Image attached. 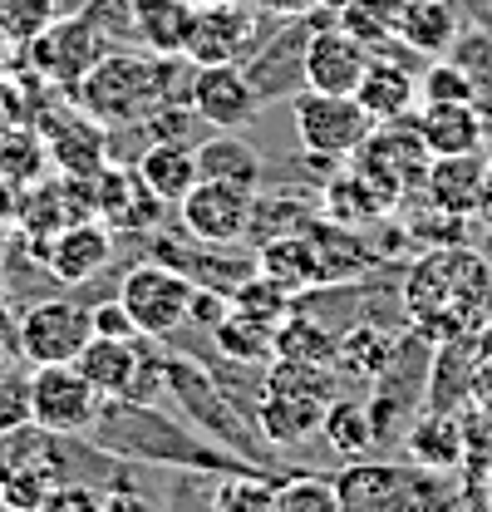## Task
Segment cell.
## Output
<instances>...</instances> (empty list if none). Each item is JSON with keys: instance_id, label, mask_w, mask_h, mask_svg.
Wrapping results in <instances>:
<instances>
[{"instance_id": "obj_1", "label": "cell", "mask_w": 492, "mask_h": 512, "mask_svg": "<svg viewBox=\"0 0 492 512\" xmlns=\"http://www.w3.org/2000/svg\"><path fill=\"white\" fill-rule=\"evenodd\" d=\"M492 301V261L463 242L429 247L409 261L399 281V306L409 316V330H419L429 345H448L488 320Z\"/></svg>"}, {"instance_id": "obj_2", "label": "cell", "mask_w": 492, "mask_h": 512, "mask_svg": "<svg viewBox=\"0 0 492 512\" xmlns=\"http://www.w3.org/2000/svg\"><path fill=\"white\" fill-rule=\"evenodd\" d=\"M429 163H433V153L424 148V138L414 128V114L409 119H394V124H374L369 138L355 148V158H350V168L365 173L389 202H399V197H409L414 188H424Z\"/></svg>"}, {"instance_id": "obj_3", "label": "cell", "mask_w": 492, "mask_h": 512, "mask_svg": "<svg viewBox=\"0 0 492 512\" xmlns=\"http://www.w3.org/2000/svg\"><path fill=\"white\" fill-rule=\"evenodd\" d=\"M192 281L183 271H173L168 261H143V266H128L119 286L123 311L133 316L143 340H168L178 335L187 320H192Z\"/></svg>"}, {"instance_id": "obj_4", "label": "cell", "mask_w": 492, "mask_h": 512, "mask_svg": "<svg viewBox=\"0 0 492 512\" xmlns=\"http://www.w3.org/2000/svg\"><path fill=\"white\" fill-rule=\"evenodd\" d=\"M291 124H296V138L306 153H320V158H355V148L369 138V119L360 109L355 94H320V89H301L291 94Z\"/></svg>"}, {"instance_id": "obj_5", "label": "cell", "mask_w": 492, "mask_h": 512, "mask_svg": "<svg viewBox=\"0 0 492 512\" xmlns=\"http://www.w3.org/2000/svg\"><path fill=\"white\" fill-rule=\"evenodd\" d=\"M261 45V15L251 0H197L183 40V60L192 64H246Z\"/></svg>"}, {"instance_id": "obj_6", "label": "cell", "mask_w": 492, "mask_h": 512, "mask_svg": "<svg viewBox=\"0 0 492 512\" xmlns=\"http://www.w3.org/2000/svg\"><path fill=\"white\" fill-rule=\"evenodd\" d=\"M99 409H104V394L74 365H35L30 370V419L45 434H60V439L89 434Z\"/></svg>"}, {"instance_id": "obj_7", "label": "cell", "mask_w": 492, "mask_h": 512, "mask_svg": "<svg viewBox=\"0 0 492 512\" xmlns=\"http://www.w3.org/2000/svg\"><path fill=\"white\" fill-rule=\"evenodd\" d=\"M163 394H178L187 424H192L197 434H207V439H217V444L246 453L242 419H237L232 404L222 399V389H217V380H212V370H202V365L187 360V355H168V350H163Z\"/></svg>"}, {"instance_id": "obj_8", "label": "cell", "mask_w": 492, "mask_h": 512, "mask_svg": "<svg viewBox=\"0 0 492 512\" xmlns=\"http://www.w3.org/2000/svg\"><path fill=\"white\" fill-rule=\"evenodd\" d=\"M104 30L89 20V15H60L50 30H40L30 45H25V60L35 69L40 84H55V89H74L94 60L104 55Z\"/></svg>"}, {"instance_id": "obj_9", "label": "cell", "mask_w": 492, "mask_h": 512, "mask_svg": "<svg viewBox=\"0 0 492 512\" xmlns=\"http://www.w3.org/2000/svg\"><path fill=\"white\" fill-rule=\"evenodd\" d=\"M89 306L69 301V296H50L35 301L25 316L15 320V350L30 365H74V355L89 345Z\"/></svg>"}, {"instance_id": "obj_10", "label": "cell", "mask_w": 492, "mask_h": 512, "mask_svg": "<svg viewBox=\"0 0 492 512\" xmlns=\"http://www.w3.org/2000/svg\"><path fill=\"white\" fill-rule=\"evenodd\" d=\"M153 261H168L173 271H183L192 286H207V291H222L232 296L246 276H256V252H237V247H217V242H202L192 232H153Z\"/></svg>"}, {"instance_id": "obj_11", "label": "cell", "mask_w": 492, "mask_h": 512, "mask_svg": "<svg viewBox=\"0 0 492 512\" xmlns=\"http://www.w3.org/2000/svg\"><path fill=\"white\" fill-rule=\"evenodd\" d=\"M315 25H325V20L286 15V25L251 50V60L242 64V74L251 79V89H256L261 104L291 99V94L306 89V45H310V30H315Z\"/></svg>"}, {"instance_id": "obj_12", "label": "cell", "mask_w": 492, "mask_h": 512, "mask_svg": "<svg viewBox=\"0 0 492 512\" xmlns=\"http://www.w3.org/2000/svg\"><path fill=\"white\" fill-rule=\"evenodd\" d=\"M251 188L237 183H212V178H197L192 192L178 202V217H183V232L202 237V242H217V247H237L246 242V227H251Z\"/></svg>"}, {"instance_id": "obj_13", "label": "cell", "mask_w": 492, "mask_h": 512, "mask_svg": "<svg viewBox=\"0 0 492 512\" xmlns=\"http://www.w3.org/2000/svg\"><path fill=\"white\" fill-rule=\"evenodd\" d=\"M187 104L217 133H237V128L256 124V114H261V99H256L251 79L242 74V64H197Z\"/></svg>"}, {"instance_id": "obj_14", "label": "cell", "mask_w": 492, "mask_h": 512, "mask_svg": "<svg viewBox=\"0 0 492 512\" xmlns=\"http://www.w3.org/2000/svg\"><path fill=\"white\" fill-rule=\"evenodd\" d=\"M94 217L119 237V232H158V222H163V212H168V202L158 197V192L148 188L138 173H133V163H109L99 178H94Z\"/></svg>"}, {"instance_id": "obj_15", "label": "cell", "mask_w": 492, "mask_h": 512, "mask_svg": "<svg viewBox=\"0 0 492 512\" xmlns=\"http://www.w3.org/2000/svg\"><path fill=\"white\" fill-rule=\"evenodd\" d=\"M35 256L45 261V271H50L55 281L84 286V281H94V276L114 261V232H109L99 217H79V222L60 227L50 242H40Z\"/></svg>"}, {"instance_id": "obj_16", "label": "cell", "mask_w": 492, "mask_h": 512, "mask_svg": "<svg viewBox=\"0 0 492 512\" xmlns=\"http://www.w3.org/2000/svg\"><path fill=\"white\" fill-rule=\"evenodd\" d=\"M369 69V45L355 40L340 20L315 25L306 45V89L320 94H355Z\"/></svg>"}, {"instance_id": "obj_17", "label": "cell", "mask_w": 492, "mask_h": 512, "mask_svg": "<svg viewBox=\"0 0 492 512\" xmlns=\"http://www.w3.org/2000/svg\"><path fill=\"white\" fill-rule=\"evenodd\" d=\"M45 138V153H50V168H60L64 178H99L109 168V143H104V124L89 119L84 109L50 119L40 128Z\"/></svg>"}, {"instance_id": "obj_18", "label": "cell", "mask_w": 492, "mask_h": 512, "mask_svg": "<svg viewBox=\"0 0 492 512\" xmlns=\"http://www.w3.org/2000/svg\"><path fill=\"white\" fill-rule=\"evenodd\" d=\"M306 242L315 252V266H320V286H335V281H355L365 276L369 266L379 261V252L360 237V227H345V222H330L325 212H315L306 227Z\"/></svg>"}, {"instance_id": "obj_19", "label": "cell", "mask_w": 492, "mask_h": 512, "mask_svg": "<svg viewBox=\"0 0 492 512\" xmlns=\"http://www.w3.org/2000/svg\"><path fill=\"white\" fill-rule=\"evenodd\" d=\"M409 473L399 463H365L355 458L340 478H335V493H340V508L345 512H399L409 498Z\"/></svg>"}, {"instance_id": "obj_20", "label": "cell", "mask_w": 492, "mask_h": 512, "mask_svg": "<svg viewBox=\"0 0 492 512\" xmlns=\"http://www.w3.org/2000/svg\"><path fill=\"white\" fill-rule=\"evenodd\" d=\"M414 128L433 158L483 153V138H488V119L478 114V104H424L414 114Z\"/></svg>"}, {"instance_id": "obj_21", "label": "cell", "mask_w": 492, "mask_h": 512, "mask_svg": "<svg viewBox=\"0 0 492 512\" xmlns=\"http://www.w3.org/2000/svg\"><path fill=\"white\" fill-rule=\"evenodd\" d=\"M360 109H365L374 124H394V119H409L414 104H419V74L404 69L399 60H379L369 55V69L355 89Z\"/></svg>"}, {"instance_id": "obj_22", "label": "cell", "mask_w": 492, "mask_h": 512, "mask_svg": "<svg viewBox=\"0 0 492 512\" xmlns=\"http://www.w3.org/2000/svg\"><path fill=\"white\" fill-rule=\"evenodd\" d=\"M320 424H325V404H320V399L276 394V389L261 384V399H256V429H261V444L301 448L310 434H320Z\"/></svg>"}, {"instance_id": "obj_23", "label": "cell", "mask_w": 492, "mask_h": 512, "mask_svg": "<svg viewBox=\"0 0 492 512\" xmlns=\"http://www.w3.org/2000/svg\"><path fill=\"white\" fill-rule=\"evenodd\" d=\"M483 183H488V158L483 153H453V158H433L429 178H424V192H429L438 207L468 217L483 197Z\"/></svg>"}, {"instance_id": "obj_24", "label": "cell", "mask_w": 492, "mask_h": 512, "mask_svg": "<svg viewBox=\"0 0 492 512\" xmlns=\"http://www.w3.org/2000/svg\"><path fill=\"white\" fill-rule=\"evenodd\" d=\"M404 448H409V458L424 473H453L463 463V424H458V414L429 409L424 419H414L404 429Z\"/></svg>"}, {"instance_id": "obj_25", "label": "cell", "mask_w": 492, "mask_h": 512, "mask_svg": "<svg viewBox=\"0 0 492 512\" xmlns=\"http://www.w3.org/2000/svg\"><path fill=\"white\" fill-rule=\"evenodd\" d=\"M197 178H212V183H237V188H261V153L237 138V133H217L212 128V138H202L197 148Z\"/></svg>"}, {"instance_id": "obj_26", "label": "cell", "mask_w": 492, "mask_h": 512, "mask_svg": "<svg viewBox=\"0 0 492 512\" xmlns=\"http://www.w3.org/2000/svg\"><path fill=\"white\" fill-rule=\"evenodd\" d=\"M133 173L158 192L168 207H178L192 192V183H197V153H192V143H148L133 158Z\"/></svg>"}, {"instance_id": "obj_27", "label": "cell", "mask_w": 492, "mask_h": 512, "mask_svg": "<svg viewBox=\"0 0 492 512\" xmlns=\"http://www.w3.org/2000/svg\"><path fill=\"white\" fill-rule=\"evenodd\" d=\"M399 40L419 55H448V45L458 40V10L453 0H404V15H399Z\"/></svg>"}, {"instance_id": "obj_28", "label": "cell", "mask_w": 492, "mask_h": 512, "mask_svg": "<svg viewBox=\"0 0 492 512\" xmlns=\"http://www.w3.org/2000/svg\"><path fill=\"white\" fill-rule=\"evenodd\" d=\"M128 5H133V30L153 55H183L197 0H128Z\"/></svg>"}, {"instance_id": "obj_29", "label": "cell", "mask_w": 492, "mask_h": 512, "mask_svg": "<svg viewBox=\"0 0 492 512\" xmlns=\"http://www.w3.org/2000/svg\"><path fill=\"white\" fill-rule=\"evenodd\" d=\"M306 192H261L251 197V227H246V237L261 247V242H276V237H291V232H301L310 217L320 212V202H301Z\"/></svg>"}, {"instance_id": "obj_30", "label": "cell", "mask_w": 492, "mask_h": 512, "mask_svg": "<svg viewBox=\"0 0 492 512\" xmlns=\"http://www.w3.org/2000/svg\"><path fill=\"white\" fill-rule=\"evenodd\" d=\"M256 266H261V276L281 281L291 296H301V291H310V286H320V266H315V252H310L306 232H291V237L261 242Z\"/></svg>"}, {"instance_id": "obj_31", "label": "cell", "mask_w": 492, "mask_h": 512, "mask_svg": "<svg viewBox=\"0 0 492 512\" xmlns=\"http://www.w3.org/2000/svg\"><path fill=\"white\" fill-rule=\"evenodd\" d=\"M389 355H394V335L379 330L374 320H360L345 335H335V370H345L350 380H379Z\"/></svg>"}, {"instance_id": "obj_32", "label": "cell", "mask_w": 492, "mask_h": 512, "mask_svg": "<svg viewBox=\"0 0 492 512\" xmlns=\"http://www.w3.org/2000/svg\"><path fill=\"white\" fill-rule=\"evenodd\" d=\"M320 434L340 458H365L379 444V429H374V414H369L365 399H330Z\"/></svg>"}, {"instance_id": "obj_33", "label": "cell", "mask_w": 492, "mask_h": 512, "mask_svg": "<svg viewBox=\"0 0 492 512\" xmlns=\"http://www.w3.org/2000/svg\"><path fill=\"white\" fill-rule=\"evenodd\" d=\"M266 389L276 394H296V399H340V370L335 365H320V360H286V355H271V370L261 375Z\"/></svg>"}, {"instance_id": "obj_34", "label": "cell", "mask_w": 492, "mask_h": 512, "mask_svg": "<svg viewBox=\"0 0 492 512\" xmlns=\"http://www.w3.org/2000/svg\"><path fill=\"white\" fill-rule=\"evenodd\" d=\"M271 355H286V360H320V365H335V335L320 325L315 316H306L301 306L271 330Z\"/></svg>"}, {"instance_id": "obj_35", "label": "cell", "mask_w": 492, "mask_h": 512, "mask_svg": "<svg viewBox=\"0 0 492 512\" xmlns=\"http://www.w3.org/2000/svg\"><path fill=\"white\" fill-rule=\"evenodd\" d=\"M0 173L15 183V188H30L50 173V153H45V138L40 133H25V124L0 133Z\"/></svg>"}, {"instance_id": "obj_36", "label": "cell", "mask_w": 492, "mask_h": 512, "mask_svg": "<svg viewBox=\"0 0 492 512\" xmlns=\"http://www.w3.org/2000/svg\"><path fill=\"white\" fill-rule=\"evenodd\" d=\"M232 306H237L242 316L261 320V325H271V330H276L281 320L301 306V296H291L281 281H271V276H261V271H256V276H246L242 286L232 291Z\"/></svg>"}, {"instance_id": "obj_37", "label": "cell", "mask_w": 492, "mask_h": 512, "mask_svg": "<svg viewBox=\"0 0 492 512\" xmlns=\"http://www.w3.org/2000/svg\"><path fill=\"white\" fill-rule=\"evenodd\" d=\"M271 512H345V508H340L335 478H320V473H291V478L276 483Z\"/></svg>"}, {"instance_id": "obj_38", "label": "cell", "mask_w": 492, "mask_h": 512, "mask_svg": "<svg viewBox=\"0 0 492 512\" xmlns=\"http://www.w3.org/2000/svg\"><path fill=\"white\" fill-rule=\"evenodd\" d=\"M212 335H217V350H222V355H232V360H242V365H251V360H266V355H271V325L242 316L237 306L222 316V325H217Z\"/></svg>"}, {"instance_id": "obj_39", "label": "cell", "mask_w": 492, "mask_h": 512, "mask_svg": "<svg viewBox=\"0 0 492 512\" xmlns=\"http://www.w3.org/2000/svg\"><path fill=\"white\" fill-rule=\"evenodd\" d=\"M271 493V478H261L256 468H237L212 488V512H271Z\"/></svg>"}, {"instance_id": "obj_40", "label": "cell", "mask_w": 492, "mask_h": 512, "mask_svg": "<svg viewBox=\"0 0 492 512\" xmlns=\"http://www.w3.org/2000/svg\"><path fill=\"white\" fill-rule=\"evenodd\" d=\"M419 104H478L473 74H468L458 60L438 55V60L419 74Z\"/></svg>"}, {"instance_id": "obj_41", "label": "cell", "mask_w": 492, "mask_h": 512, "mask_svg": "<svg viewBox=\"0 0 492 512\" xmlns=\"http://www.w3.org/2000/svg\"><path fill=\"white\" fill-rule=\"evenodd\" d=\"M60 20V5L55 0H0V35L25 50L40 30H50Z\"/></svg>"}, {"instance_id": "obj_42", "label": "cell", "mask_w": 492, "mask_h": 512, "mask_svg": "<svg viewBox=\"0 0 492 512\" xmlns=\"http://www.w3.org/2000/svg\"><path fill=\"white\" fill-rule=\"evenodd\" d=\"M25 424H35L30 419V375L5 370L0 375V434H15Z\"/></svg>"}, {"instance_id": "obj_43", "label": "cell", "mask_w": 492, "mask_h": 512, "mask_svg": "<svg viewBox=\"0 0 492 512\" xmlns=\"http://www.w3.org/2000/svg\"><path fill=\"white\" fill-rule=\"evenodd\" d=\"M192 124H202V119L192 114V104H163V109H153V114L143 119L153 143H187V138H192Z\"/></svg>"}, {"instance_id": "obj_44", "label": "cell", "mask_w": 492, "mask_h": 512, "mask_svg": "<svg viewBox=\"0 0 492 512\" xmlns=\"http://www.w3.org/2000/svg\"><path fill=\"white\" fill-rule=\"evenodd\" d=\"M40 512H104V493H94L89 483H55Z\"/></svg>"}, {"instance_id": "obj_45", "label": "cell", "mask_w": 492, "mask_h": 512, "mask_svg": "<svg viewBox=\"0 0 492 512\" xmlns=\"http://www.w3.org/2000/svg\"><path fill=\"white\" fill-rule=\"evenodd\" d=\"M89 330H94V335H109V340H138V325H133V316L123 311L119 296L89 306Z\"/></svg>"}, {"instance_id": "obj_46", "label": "cell", "mask_w": 492, "mask_h": 512, "mask_svg": "<svg viewBox=\"0 0 492 512\" xmlns=\"http://www.w3.org/2000/svg\"><path fill=\"white\" fill-rule=\"evenodd\" d=\"M15 217H20V188L0 173V237L15 232Z\"/></svg>"}, {"instance_id": "obj_47", "label": "cell", "mask_w": 492, "mask_h": 512, "mask_svg": "<svg viewBox=\"0 0 492 512\" xmlns=\"http://www.w3.org/2000/svg\"><path fill=\"white\" fill-rule=\"evenodd\" d=\"M15 306H10V286H5V271H0V345L15 340Z\"/></svg>"}, {"instance_id": "obj_48", "label": "cell", "mask_w": 492, "mask_h": 512, "mask_svg": "<svg viewBox=\"0 0 492 512\" xmlns=\"http://www.w3.org/2000/svg\"><path fill=\"white\" fill-rule=\"evenodd\" d=\"M271 10H281V15H310L315 10V0H266Z\"/></svg>"}, {"instance_id": "obj_49", "label": "cell", "mask_w": 492, "mask_h": 512, "mask_svg": "<svg viewBox=\"0 0 492 512\" xmlns=\"http://www.w3.org/2000/svg\"><path fill=\"white\" fill-rule=\"evenodd\" d=\"M345 5H350V0H315V10H325V15H335V20H340Z\"/></svg>"}, {"instance_id": "obj_50", "label": "cell", "mask_w": 492, "mask_h": 512, "mask_svg": "<svg viewBox=\"0 0 492 512\" xmlns=\"http://www.w3.org/2000/svg\"><path fill=\"white\" fill-rule=\"evenodd\" d=\"M478 404H483V409H488V414H492V380L483 384V389H478Z\"/></svg>"}, {"instance_id": "obj_51", "label": "cell", "mask_w": 492, "mask_h": 512, "mask_svg": "<svg viewBox=\"0 0 492 512\" xmlns=\"http://www.w3.org/2000/svg\"><path fill=\"white\" fill-rule=\"evenodd\" d=\"M5 370H10V355H5V345H0V375H5Z\"/></svg>"}, {"instance_id": "obj_52", "label": "cell", "mask_w": 492, "mask_h": 512, "mask_svg": "<svg viewBox=\"0 0 492 512\" xmlns=\"http://www.w3.org/2000/svg\"><path fill=\"white\" fill-rule=\"evenodd\" d=\"M478 5H483V10H492V0H478Z\"/></svg>"}]
</instances>
